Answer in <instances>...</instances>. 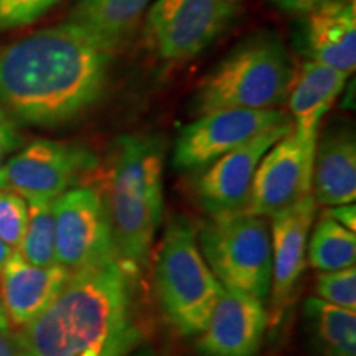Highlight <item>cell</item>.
I'll use <instances>...</instances> for the list:
<instances>
[{
    "mask_svg": "<svg viewBox=\"0 0 356 356\" xmlns=\"http://www.w3.org/2000/svg\"><path fill=\"white\" fill-rule=\"evenodd\" d=\"M289 119L282 109H225L197 115L178 132L172 165L178 172H200L257 134Z\"/></svg>",
    "mask_w": 356,
    "mask_h": 356,
    "instance_id": "cell-9",
    "label": "cell"
},
{
    "mask_svg": "<svg viewBox=\"0 0 356 356\" xmlns=\"http://www.w3.org/2000/svg\"><path fill=\"white\" fill-rule=\"evenodd\" d=\"M241 8L238 0H154L144 19L150 51L165 63L198 56Z\"/></svg>",
    "mask_w": 356,
    "mask_h": 356,
    "instance_id": "cell-7",
    "label": "cell"
},
{
    "mask_svg": "<svg viewBox=\"0 0 356 356\" xmlns=\"http://www.w3.org/2000/svg\"><path fill=\"white\" fill-rule=\"evenodd\" d=\"M317 215V203L307 195L279 215L273 216L270 243H273V280L269 292V325H277L291 305L297 284L307 267V248L310 229Z\"/></svg>",
    "mask_w": 356,
    "mask_h": 356,
    "instance_id": "cell-13",
    "label": "cell"
},
{
    "mask_svg": "<svg viewBox=\"0 0 356 356\" xmlns=\"http://www.w3.org/2000/svg\"><path fill=\"white\" fill-rule=\"evenodd\" d=\"M10 254H12V249L8 248L7 244L2 241V239H0V273H2L3 264H6L7 259H8V256H10Z\"/></svg>",
    "mask_w": 356,
    "mask_h": 356,
    "instance_id": "cell-31",
    "label": "cell"
},
{
    "mask_svg": "<svg viewBox=\"0 0 356 356\" xmlns=\"http://www.w3.org/2000/svg\"><path fill=\"white\" fill-rule=\"evenodd\" d=\"M296 65L277 33L262 30L241 40L202 79L191 99L193 114L286 106Z\"/></svg>",
    "mask_w": 356,
    "mask_h": 356,
    "instance_id": "cell-4",
    "label": "cell"
},
{
    "mask_svg": "<svg viewBox=\"0 0 356 356\" xmlns=\"http://www.w3.org/2000/svg\"><path fill=\"white\" fill-rule=\"evenodd\" d=\"M200 251L225 289L267 304L273 280V243L266 218L248 213L210 216L197 225Z\"/></svg>",
    "mask_w": 356,
    "mask_h": 356,
    "instance_id": "cell-6",
    "label": "cell"
},
{
    "mask_svg": "<svg viewBox=\"0 0 356 356\" xmlns=\"http://www.w3.org/2000/svg\"><path fill=\"white\" fill-rule=\"evenodd\" d=\"M348 78L330 66L307 60L296 70L286 104L292 115L293 132L300 139L317 142L322 119L333 108Z\"/></svg>",
    "mask_w": 356,
    "mask_h": 356,
    "instance_id": "cell-19",
    "label": "cell"
},
{
    "mask_svg": "<svg viewBox=\"0 0 356 356\" xmlns=\"http://www.w3.org/2000/svg\"><path fill=\"white\" fill-rule=\"evenodd\" d=\"M22 343L19 333L12 332L10 328L0 330V356H20Z\"/></svg>",
    "mask_w": 356,
    "mask_h": 356,
    "instance_id": "cell-28",
    "label": "cell"
},
{
    "mask_svg": "<svg viewBox=\"0 0 356 356\" xmlns=\"http://www.w3.org/2000/svg\"><path fill=\"white\" fill-rule=\"evenodd\" d=\"M267 325L264 302L222 287L207 327L198 335L197 350L202 356H257Z\"/></svg>",
    "mask_w": 356,
    "mask_h": 356,
    "instance_id": "cell-14",
    "label": "cell"
},
{
    "mask_svg": "<svg viewBox=\"0 0 356 356\" xmlns=\"http://www.w3.org/2000/svg\"><path fill=\"white\" fill-rule=\"evenodd\" d=\"M328 2H332V0H269V3H273L277 10L299 17Z\"/></svg>",
    "mask_w": 356,
    "mask_h": 356,
    "instance_id": "cell-26",
    "label": "cell"
},
{
    "mask_svg": "<svg viewBox=\"0 0 356 356\" xmlns=\"http://www.w3.org/2000/svg\"><path fill=\"white\" fill-rule=\"evenodd\" d=\"M312 197L322 207L355 203L356 140L348 126L328 127L317 139L312 172Z\"/></svg>",
    "mask_w": 356,
    "mask_h": 356,
    "instance_id": "cell-17",
    "label": "cell"
},
{
    "mask_svg": "<svg viewBox=\"0 0 356 356\" xmlns=\"http://www.w3.org/2000/svg\"><path fill=\"white\" fill-rule=\"evenodd\" d=\"M99 163V157L88 147L40 139L8 159L0 188L26 202H53L78 185H91Z\"/></svg>",
    "mask_w": 356,
    "mask_h": 356,
    "instance_id": "cell-8",
    "label": "cell"
},
{
    "mask_svg": "<svg viewBox=\"0 0 356 356\" xmlns=\"http://www.w3.org/2000/svg\"><path fill=\"white\" fill-rule=\"evenodd\" d=\"M165 144L155 134H126L111 145L92 181H99L114 254L132 269H145L163 220Z\"/></svg>",
    "mask_w": 356,
    "mask_h": 356,
    "instance_id": "cell-3",
    "label": "cell"
},
{
    "mask_svg": "<svg viewBox=\"0 0 356 356\" xmlns=\"http://www.w3.org/2000/svg\"><path fill=\"white\" fill-rule=\"evenodd\" d=\"M131 356H155V351L150 346H145V348L136 350Z\"/></svg>",
    "mask_w": 356,
    "mask_h": 356,
    "instance_id": "cell-32",
    "label": "cell"
},
{
    "mask_svg": "<svg viewBox=\"0 0 356 356\" xmlns=\"http://www.w3.org/2000/svg\"><path fill=\"white\" fill-rule=\"evenodd\" d=\"M53 202H26L29 203V220H26L24 239L17 251L29 264L38 267L58 264Z\"/></svg>",
    "mask_w": 356,
    "mask_h": 356,
    "instance_id": "cell-22",
    "label": "cell"
},
{
    "mask_svg": "<svg viewBox=\"0 0 356 356\" xmlns=\"http://www.w3.org/2000/svg\"><path fill=\"white\" fill-rule=\"evenodd\" d=\"M305 332L314 356H356V314L318 297L304 304Z\"/></svg>",
    "mask_w": 356,
    "mask_h": 356,
    "instance_id": "cell-20",
    "label": "cell"
},
{
    "mask_svg": "<svg viewBox=\"0 0 356 356\" xmlns=\"http://www.w3.org/2000/svg\"><path fill=\"white\" fill-rule=\"evenodd\" d=\"M22 145V137H0V177L10 155Z\"/></svg>",
    "mask_w": 356,
    "mask_h": 356,
    "instance_id": "cell-29",
    "label": "cell"
},
{
    "mask_svg": "<svg viewBox=\"0 0 356 356\" xmlns=\"http://www.w3.org/2000/svg\"><path fill=\"white\" fill-rule=\"evenodd\" d=\"M140 273L118 257L71 273L19 338L33 356H131L145 337Z\"/></svg>",
    "mask_w": 356,
    "mask_h": 356,
    "instance_id": "cell-2",
    "label": "cell"
},
{
    "mask_svg": "<svg viewBox=\"0 0 356 356\" xmlns=\"http://www.w3.org/2000/svg\"><path fill=\"white\" fill-rule=\"evenodd\" d=\"M155 296L167 323L181 337L204 330L222 286L200 251L197 225L173 215L160 241L154 269Z\"/></svg>",
    "mask_w": 356,
    "mask_h": 356,
    "instance_id": "cell-5",
    "label": "cell"
},
{
    "mask_svg": "<svg viewBox=\"0 0 356 356\" xmlns=\"http://www.w3.org/2000/svg\"><path fill=\"white\" fill-rule=\"evenodd\" d=\"M20 343H22V341H20ZM20 356H33L32 353H30V351L29 350H26V348H24V345H22V351H20Z\"/></svg>",
    "mask_w": 356,
    "mask_h": 356,
    "instance_id": "cell-34",
    "label": "cell"
},
{
    "mask_svg": "<svg viewBox=\"0 0 356 356\" xmlns=\"http://www.w3.org/2000/svg\"><path fill=\"white\" fill-rule=\"evenodd\" d=\"M56 262L74 273L115 257L99 190L83 185L53 202Z\"/></svg>",
    "mask_w": 356,
    "mask_h": 356,
    "instance_id": "cell-10",
    "label": "cell"
},
{
    "mask_svg": "<svg viewBox=\"0 0 356 356\" xmlns=\"http://www.w3.org/2000/svg\"><path fill=\"white\" fill-rule=\"evenodd\" d=\"M307 259L320 273H332L355 266V233L323 213L315 222L312 238H309Z\"/></svg>",
    "mask_w": 356,
    "mask_h": 356,
    "instance_id": "cell-21",
    "label": "cell"
},
{
    "mask_svg": "<svg viewBox=\"0 0 356 356\" xmlns=\"http://www.w3.org/2000/svg\"><path fill=\"white\" fill-rule=\"evenodd\" d=\"M318 299L346 310H356V269L345 267L332 273H320L315 282Z\"/></svg>",
    "mask_w": 356,
    "mask_h": 356,
    "instance_id": "cell-23",
    "label": "cell"
},
{
    "mask_svg": "<svg viewBox=\"0 0 356 356\" xmlns=\"http://www.w3.org/2000/svg\"><path fill=\"white\" fill-rule=\"evenodd\" d=\"M61 0H0V30L32 25Z\"/></svg>",
    "mask_w": 356,
    "mask_h": 356,
    "instance_id": "cell-25",
    "label": "cell"
},
{
    "mask_svg": "<svg viewBox=\"0 0 356 356\" xmlns=\"http://www.w3.org/2000/svg\"><path fill=\"white\" fill-rule=\"evenodd\" d=\"M238 2H241V3H243V0H238Z\"/></svg>",
    "mask_w": 356,
    "mask_h": 356,
    "instance_id": "cell-35",
    "label": "cell"
},
{
    "mask_svg": "<svg viewBox=\"0 0 356 356\" xmlns=\"http://www.w3.org/2000/svg\"><path fill=\"white\" fill-rule=\"evenodd\" d=\"M293 129L292 119L257 134L251 140L204 167L193 181V197L210 216L246 211L257 165L267 150Z\"/></svg>",
    "mask_w": 356,
    "mask_h": 356,
    "instance_id": "cell-11",
    "label": "cell"
},
{
    "mask_svg": "<svg viewBox=\"0 0 356 356\" xmlns=\"http://www.w3.org/2000/svg\"><path fill=\"white\" fill-rule=\"evenodd\" d=\"M70 275L71 270L63 266L29 264L19 251H13L0 273V304L8 325L22 330L33 322L55 300Z\"/></svg>",
    "mask_w": 356,
    "mask_h": 356,
    "instance_id": "cell-16",
    "label": "cell"
},
{
    "mask_svg": "<svg viewBox=\"0 0 356 356\" xmlns=\"http://www.w3.org/2000/svg\"><path fill=\"white\" fill-rule=\"evenodd\" d=\"M29 203L20 195L0 188V239L10 249H19L24 239Z\"/></svg>",
    "mask_w": 356,
    "mask_h": 356,
    "instance_id": "cell-24",
    "label": "cell"
},
{
    "mask_svg": "<svg viewBox=\"0 0 356 356\" xmlns=\"http://www.w3.org/2000/svg\"><path fill=\"white\" fill-rule=\"evenodd\" d=\"M3 328H10V325H8L6 312H3V307L0 304V330H3Z\"/></svg>",
    "mask_w": 356,
    "mask_h": 356,
    "instance_id": "cell-33",
    "label": "cell"
},
{
    "mask_svg": "<svg viewBox=\"0 0 356 356\" xmlns=\"http://www.w3.org/2000/svg\"><path fill=\"white\" fill-rule=\"evenodd\" d=\"M0 137H20L15 124L2 109H0Z\"/></svg>",
    "mask_w": 356,
    "mask_h": 356,
    "instance_id": "cell-30",
    "label": "cell"
},
{
    "mask_svg": "<svg viewBox=\"0 0 356 356\" xmlns=\"http://www.w3.org/2000/svg\"><path fill=\"white\" fill-rule=\"evenodd\" d=\"M325 215L330 216L332 220H335L338 225H341L343 228L350 231H356V207L355 203L348 204H338V207H330Z\"/></svg>",
    "mask_w": 356,
    "mask_h": 356,
    "instance_id": "cell-27",
    "label": "cell"
},
{
    "mask_svg": "<svg viewBox=\"0 0 356 356\" xmlns=\"http://www.w3.org/2000/svg\"><path fill=\"white\" fill-rule=\"evenodd\" d=\"M154 0H76L66 17L102 51L122 50L144 22Z\"/></svg>",
    "mask_w": 356,
    "mask_h": 356,
    "instance_id": "cell-18",
    "label": "cell"
},
{
    "mask_svg": "<svg viewBox=\"0 0 356 356\" xmlns=\"http://www.w3.org/2000/svg\"><path fill=\"white\" fill-rule=\"evenodd\" d=\"M113 55L68 22L0 47V109L40 127L73 122L104 97Z\"/></svg>",
    "mask_w": 356,
    "mask_h": 356,
    "instance_id": "cell-1",
    "label": "cell"
},
{
    "mask_svg": "<svg viewBox=\"0 0 356 356\" xmlns=\"http://www.w3.org/2000/svg\"><path fill=\"white\" fill-rule=\"evenodd\" d=\"M293 44L307 61L351 76L356 68V0H332L300 15Z\"/></svg>",
    "mask_w": 356,
    "mask_h": 356,
    "instance_id": "cell-15",
    "label": "cell"
},
{
    "mask_svg": "<svg viewBox=\"0 0 356 356\" xmlns=\"http://www.w3.org/2000/svg\"><path fill=\"white\" fill-rule=\"evenodd\" d=\"M317 142L300 139L293 129L267 150L257 165L248 215L273 218L312 193Z\"/></svg>",
    "mask_w": 356,
    "mask_h": 356,
    "instance_id": "cell-12",
    "label": "cell"
}]
</instances>
